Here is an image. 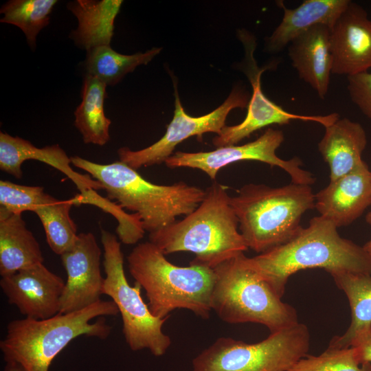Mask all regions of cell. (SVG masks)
Listing matches in <instances>:
<instances>
[{
    "label": "cell",
    "mask_w": 371,
    "mask_h": 371,
    "mask_svg": "<svg viewBox=\"0 0 371 371\" xmlns=\"http://www.w3.org/2000/svg\"><path fill=\"white\" fill-rule=\"evenodd\" d=\"M249 265L282 297L290 276L300 270L323 269L371 274V260L363 247L340 236L328 219L315 216L288 242L256 256Z\"/></svg>",
    "instance_id": "1"
},
{
    "label": "cell",
    "mask_w": 371,
    "mask_h": 371,
    "mask_svg": "<svg viewBox=\"0 0 371 371\" xmlns=\"http://www.w3.org/2000/svg\"><path fill=\"white\" fill-rule=\"evenodd\" d=\"M71 161L100 182L108 199L137 214L149 235L192 212L205 197V190L183 181L153 183L120 161L101 164L73 156Z\"/></svg>",
    "instance_id": "2"
},
{
    "label": "cell",
    "mask_w": 371,
    "mask_h": 371,
    "mask_svg": "<svg viewBox=\"0 0 371 371\" xmlns=\"http://www.w3.org/2000/svg\"><path fill=\"white\" fill-rule=\"evenodd\" d=\"M227 188L214 182L190 214L160 231L148 235L149 241L165 255L188 251L195 254L190 263L214 269L248 249L239 231Z\"/></svg>",
    "instance_id": "3"
},
{
    "label": "cell",
    "mask_w": 371,
    "mask_h": 371,
    "mask_svg": "<svg viewBox=\"0 0 371 371\" xmlns=\"http://www.w3.org/2000/svg\"><path fill=\"white\" fill-rule=\"evenodd\" d=\"M118 313L113 301L100 300L83 309L59 313L47 319L12 320L0 341L3 359L16 362L25 371H49L53 360L75 338L86 335L106 339L111 326L103 317Z\"/></svg>",
    "instance_id": "4"
},
{
    "label": "cell",
    "mask_w": 371,
    "mask_h": 371,
    "mask_svg": "<svg viewBox=\"0 0 371 371\" xmlns=\"http://www.w3.org/2000/svg\"><path fill=\"white\" fill-rule=\"evenodd\" d=\"M150 241L136 245L127 256L132 277L145 291L152 314L160 319L179 308L188 309L203 319L212 311L214 269L190 263L175 265Z\"/></svg>",
    "instance_id": "5"
},
{
    "label": "cell",
    "mask_w": 371,
    "mask_h": 371,
    "mask_svg": "<svg viewBox=\"0 0 371 371\" xmlns=\"http://www.w3.org/2000/svg\"><path fill=\"white\" fill-rule=\"evenodd\" d=\"M315 203L311 186L294 183L278 188L246 184L230 197L246 245L258 254L296 236L303 214Z\"/></svg>",
    "instance_id": "6"
},
{
    "label": "cell",
    "mask_w": 371,
    "mask_h": 371,
    "mask_svg": "<svg viewBox=\"0 0 371 371\" xmlns=\"http://www.w3.org/2000/svg\"><path fill=\"white\" fill-rule=\"evenodd\" d=\"M211 308L229 324L256 323L274 333L298 323L295 308L282 301L244 253L216 267Z\"/></svg>",
    "instance_id": "7"
},
{
    "label": "cell",
    "mask_w": 371,
    "mask_h": 371,
    "mask_svg": "<svg viewBox=\"0 0 371 371\" xmlns=\"http://www.w3.org/2000/svg\"><path fill=\"white\" fill-rule=\"evenodd\" d=\"M309 346V330L300 322L255 344L220 337L194 358L192 371H288Z\"/></svg>",
    "instance_id": "8"
},
{
    "label": "cell",
    "mask_w": 371,
    "mask_h": 371,
    "mask_svg": "<svg viewBox=\"0 0 371 371\" xmlns=\"http://www.w3.org/2000/svg\"><path fill=\"white\" fill-rule=\"evenodd\" d=\"M101 242L106 274L102 295L112 299L121 314L126 342L133 351L148 349L155 357L164 355L171 344L170 337L162 330L168 317L154 316L142 297V286L137 282L132 286L128 282L116 236L101 229Z\"/></svg>",
    "instance_id": "9"
},
{
    "label": "cell",
    "mask_w": 371,
    "mask_h": 371,
    "mask_svg": "<svg viewBox=\"0 0 371 371\" xmlns=\"http://www.w3.org/2000/svg\"><path fill=\"white\" fill-rule=\"evenodd\" d=\"M284 140L282 131L269 128L256 140L243 145H231L217 148L207 152H177L168 157L165 164L170 168L186 167L204 172L212 180H215L218 171L227 165L240 161H258L278 166L286 171L292 183L312 185L313 175L301 168L299 157L281 159L276 155L277 149Z\"/></svg>",
    "instance_id": "10"
},
{
    "label": "cell",
    "mask_w": 371,
    "mask_h": 371,
    "mask_svg": "<svg viewBox=\"0 0 371 371\" xmlns=\"http://www.w3.org/2000/svg\"><path fill=\"white\" fill-rule=\"evenodd\" d=\"M174 116L163 137L153 144L139 150L128 147L118 149L120 161L137 170L165 163L173 153L176 146L192 136H200L208 132L220 134L226 126L229 113L235 108L247 107L248 95L240 89H234L225 102L213 111L200 117H192L184 111L175 86Z\"/></svg>",
    "instance_id": "11"
},
{
    "label": "cell",
    "mask_w": 371,
    "mask_h": 371,
    "mask_svg": "<svg viewBox=\"0 0 371 371\" xmlns=\"http://www.w3.org/2000/svg\"><path fill=\"white\" fill-rule=\"evenodd\" d=\"M238 36L243 44L245 52V64L243 68L253 89L252 96L249 101L247 113L244 120L234 126H225L221 133L212 140L217 148L236 145L248 137L254 132L271 124H288L293 120L315 122L329 126L339 118L336 113L324 115H306L290 113L282 106L268 99L261 89L262 74L269 66L260 68L254 56L256 47L255 38L245 30L239 31Z\"/></svg>",
    "instance_id": "12"
},
{
    "label": "cell",
    "mask_w": 371,
    "mask_h": 371,
    "mask_svg": "<svg viewBox=\"0 0 371 371\" xmlns=\"http://www.w3.org/2000/svg\"><path fill=\"white\" fill-rule=\"evenodd\" d=\"M102 251L94 235L78 234L73 246L60 256L67 280L60 313L83 309L100 300L104 278L100 271Z\"/></svg>",
    "instance_id": "13"
},
{
    "label": "cell",
    "mask_w": 371,
    "mask_h": 371,
    "mask_svg": "<svg viewBox=\"0 0 371 371\" xmlns=\"http://www.w3.org/2000/svg\"><path fill=\"white\" fill-rule=\"evenodd\" d=\"M29 159L45 163L66 175L80 191V194L74 198V204L96 205L102 199L97 192L103 190L100 182L91 179L89 175L75 171L71 166V157L58 144L38 148L21 137L0 132V169L2 171L21 179V166Z\"/></svg>",
    "instance_id": "14"
},
{
    "label": "cell",
    "mask_w": 371,
    "mask_h": 371,
    "mask_svg": "<svg viewBox=\"0 0 371 371\" xmlns=\"http://www.w3.org/2000/svg\"><path fill=\"white\" fill-rule=\"evenodd\" d=\"M65 282L43 263L1 277L0 286L10 304L25 317L44 319L60 312Z\"/></svg>",
    "instance_id": "15"
},
{
    "label": "cell",
    "mask_w": 371,
    "mask_h": 371,
    "mask_svg": "<svg viewBox=\"0 0 371 371\" xmlns=\"http://www.w3.org/2000/svg\"><path fill=\"white\" fill-rule=\"evenodd\" d=\"M332 74L349 76L371 69V19L350 1L330 29Z\"/></svg>",
    "instance_id": "16"
},
{
    "label": "cell",
    "mask_w": 371,
    "mask_h": 371,
    "mask_svg": "<svg viewBox=\"0 0 371 371\" xmlns=\"http://www.w3.org/2000/svg\"><path fill=\"white\" fill-rule=\"evenodd\" d=\"M315 196L319 216L337 228L348 225L371 206V170L363 161L351 172L330 181Z\"/></svg>",
    "instance_id": "17"
},
{
    "label": "cell",
    "mask_w": 371,
    "mask_h": 371,
    "mask_svg": "<svg viewBox=\"0 0 371 371\" xmlns=\"http://www.w3.org/2000/svg\"><path fill=\"white\" fill-rule=\"evenodd\" d=\"M288 55L299 77L324 99L332 74L330 28L316 25L288 45Z\"/></svg>",
    "instance_id": "18"
},
{
    "label": "cell",
    "mask_w": 371,
    "mask_h": 371,
    "mask_svg": "<svg viewBox=\"0 0 371 371\" xmlns=\"http://www.w3.org/2000/svg\"><path fill=\"white\" fill-rule=\"evenodd\" d=\"M350 0H305L295 8L277 1L283 10L280 23L266 41L267 50L277 53L311 27L322 24L330 29L346 8Z\"/></svg>",
    "instance_id": "19"
},
{
    "label": "cell",
    "mask_w": 371,
    "mask_h": 371,
    "mask_svg": "<svg viewBox=\"0 0 371 371\" xmlns=\"http://www.w3.org/2000/svg\"><path fill=\"white\" fill-rule=\"evenodd\" d=\"M367 142L363 126L348 118H339L325 127L318 150L330 168V181L346 175L363 161Z\"/></svg>",
    "instance_id": "20"
},
{
    "label": "cell",
    "mask_w": 371,
    "mask_h": 371,
    "mask_svg": "<svg viewBox=\"0 0 371 371\" xmlns=\"http://www.w3.org/2000/svg\"><path fill=\"white\" fill-rule=\"evenodd\" d=\"M39 243L26 226L22 214L0 206V275L14 274L43 263Z\"/></svg>",
    "instance_id": "21"
},
{
    "label": "cell",
    "mask_w": 371,
    "mask_h": 371,
    "mask_svg": "<svg viewBox=\"0 0 371 371\" xmlns=\"http://www.w3.org/2000/svg\"><path fill=\"white\" fill-rule=\"evenodd\" d=\"M123 1L121 0H75L67 9L77 18L78 27L69 37L76 45L87 51L110 45L113 36L114 21Z\"/></svg>",
    "instance_id": "22"
},
{
    "label": "cell",
    "mask_w": 371,
    "mask_h": 371,
    "mask_svg": "<svg viewBox=\"0 0 371 371\" xmlns=\"http://www.w3.org/2000/svg\"><path fill=\"white\" fill-rule=\"evenodd\" d=\"M106 85L96 77L86 75L82 89V102L74 112V126L85 144L105 145L110 139L111 121L105 115L104 101Z\"/></svg>",
    "instance_id": "23"
},
{
    "label": "cell",
    "mask_w": 371,
    "mask_h": 371,
    "mask_svg": "<svg viewBox=\"0 0 371 371\" xmlns=\"http://www.w3.org/2000/svg\"><path fill=\"white\" fill-rule=\"evenodd\" d=\"M330 276L347 296L351 322L347 330L341 336H334L328 346L348 348L356 333L371 324V274L340 271Z\"/></svg>",
    "instance_id": "24"
},
{
    "label": "cell",
    "mask_w": 371,
    "mask_h": 371,
    "mask_svg": "<svg viewBox=\"0 0 371 371\" xmlns=\"http://www.w3.org/2000/svg\"><path fill=\"white\" fill-rule=\"evenodd\" d=\"M161 48L153 47L145 52L124 55L110 45H102L87 51L85 69L87 74L96 77L106 85L113 86L137 66L147 65Z\"/></svg>",
    "instance_id": "25"
},
{
    "label": "cell",
    "mask_w": 371,
    "mask_h": 371,
    "mask_svg": "<svg viewBox=\"0 0 371 371\" xmlns=\"http://www.w3.org/2000/svg\"><path fill=\"white\" fill-rule=\"evenodd\" d=\"M56 0H10L0 10L1 23L17 26L24 33L32 49L36 46L40 31L49 23V16Z\"/></svg>",
    "instance_id": "26"
},
{
    "label": "cell",
    "mask_w": 371,
    "mask_h": 371,
    "mask_svg": "<svg viewBox=\"0 0 371 371\" xmlns=\"http://www.w3.org/2000/svg\"><path fill=\"white\" fill-rule=\"evenodd\" d=\"M73 205V199H57L34 212L43 225L50 249L60 256L73 246L78 235L76 225L70 216Z\"/></svg>",
    "instance_id": "27"
},
{
    "label": "cell",
    "mask_w": 371,
    "mask_h": 371,
    "mask_svg": "<svg viewBox=\"0 0 371 371\" xmlns=\"http://www.w3.org/2000/svg\"><path fill=\"white\" fill-rule=\"evenodd\" d=\"M288 371H371V363L361 364L352 346H328L319 355H306Z\"/></svg>",
    "instance_id": "28"
},
{
    "label": "cell",
    "mask_w": 371,
    "mask_h": 371,
    "mask_svg": "<svg viewBox=\"0 0 371 371\" xmlns=\"http://www.w3.org/2000/svg\"><path fill=\"white\" fill-rule=\"evenodd\" d=\"M57 199L37 186H25L0 181V206L11 212L22 214L52 203Z\"/></svg>",
    "instance_id": "29"
},
{
    "label": "cell",
    "mask_w": 371,
    "mask_h": 371,
    "mask_svg": "<svg viewBox=\"0 0 371 371\" xmlns=\"http://www.w3.org/2000/svg\"><path fill=\"white\" fill-rule=\"evenodd\" d=\"M347 78L351 100L371 120V71L349 76Z\"/></svg>",
    "instance_id": "30"
},
{
    "label": "cell",
    "mask_w": 371,
    "mask_h": 371,
    "mask_svg": "<svg viewBox=\"0 0 371 371\" xmlns=\"http://www.w3.org/2000/svg\"><path fill=\"white\" fill-rule=\"evenodd\" d=\"M350 346L355 348L361 364L371 363V324L364 326L356 333Z\"/></svg>",
    "instance_id": "31"
},
{
    "label": "cell",
    "mask_w": 371,
    "mask_h": 371,
    "mask_svg": "<svg viewBox=\"0 0 371 371\" xmlns=\"http://www.w3.org/2000/svg\"><path fill=\"white\" fill-rule=\"evenodd\" d=\"M366 221L371 225V210L366 214ZM363 248L371 260V238L363 246Z\"/></svg>",
    "instance_id": "32"
},
{
    "label": "cell",
    "mask_w": 371,
    "mask_h": 371,
    "mask_svg": "<svg viewBox=\"0 0 371 371\" xmlns=\"http://www.w3.org/2000/svg\"><path fill=\"white\" fill-rule=\"evenodd\" d=\"M3 371H25L19 364L16 362H5Z\"/></svg>",
    "instance_id": "33"
}]
</instances>
